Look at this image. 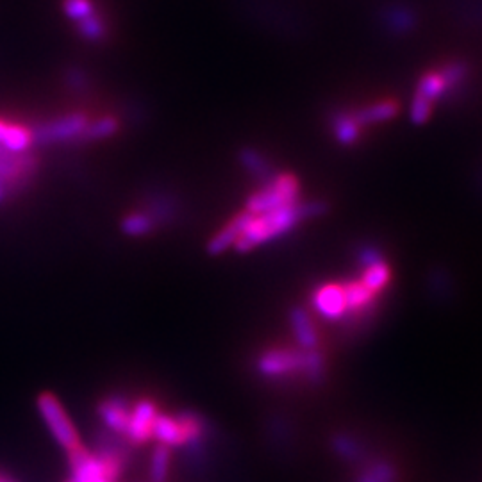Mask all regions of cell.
I'll return each instance as SVG.
<instances>
[{
  "mask_svg": "<svg viewBox=\"0 0 482 482\" xmlns=\"http://www.w3.org/2000/svg\"><path fill=\"white\" fill-rule=\"evenodd\" d=\"M35 143L33 140V131L20 126V124H8L4 140H3V147H6L8 151L15 152V154H28L31 145Z\"/></svg>",
  "mask_w": 482,
  "mask_h": 482,
  "instance_id": "cell-17",
  "label": "cell"
},
{
  "mask_svg": "<svg viewBox=\"0 0 482 482\" xmlns=\"http://www.w3.org/2000/svg\"><path fill=\"white\" fill-rule=\"evenodd\" d=\"M396 113H398V106L395 102H391V101H384V102H379V104H373L370 108L361 110L359 113L354 115V118H355V122L359 126H370V124L388 122Z\"/></svg>",
  "mask_w": 482,
  "mask_h": 482,
  "instance_id": "cell-18",
  "label": "cell"
},
{
  "mask_svg": "<svg viewBox=\"0 0 482 482\" xmlns=\"http://www.w3.org/2000/svg\"><path fill=\"white\" fill-rule=\"evenodd\" d=\"M63 10H65V15L74 22H83L88 17L95 15L92 0H65Z\"/></svg>",
  "mask_w": 482,
  "mask_h": 482,
  "instance_id": "cell-28",
  "label": "cell"
},
{
  "mask_svg": "<svg viewBox=\"0 0 482 482\" xmlns=\"http://www.w3.org/2000/svg\"><path fill=\"white\" fill-rule=\"evenodd\" d=\"M79 35L86 40H92V42H99L104 38L106 35V28L102 24V20L97 17V15H92L88 17L86 20L79 22Z\"/></svg>",
  "mask_w": 482,
  "mask_h": 482,
  "instance_id": "cell-29",
  "label": "cell"
},
{
  "mask_svg": "<svg viewBox=\"0 0 482 482\" xmlns=\"http://www.w3.org/2000/svg\"><path fill=\"white\" fill-rule=\"evenodd\" d=\"M37 407H38V413H40L42 420L45 421L47 429L51 430L53 437L56 439V443L61 448L70 452L81 445L79 434H78L70 416L67 414L63 404L58 400V396L54 393H51V391L40 393L37 398Z\"/></svg>",
  "mask_w": 482,
  "mask_h": 482,
  "instance_id": "cell-2",
  "label": "cell"
},
{
  "mask_svg": "<svg viewBox=\"0 0 482 482\" xmlns=\"http://www.w3.org/2000/svg\"><path fill=\"white\" fill-rule=\"evenodd\" d=\"M348 313H361L372 307L375 293H372L361 281H352L343 286Z\"/></svg>",
  "mask_w": 482,
  "mask_h": 482,
  "instance_id": "cell-16",
  "label": "cell"
},
{
  "mask_svg": "<svg viewBox=\"0 0 482 482\" xmlns=\"http://www.w3.org/2000/svg\"><path fill=\"white\" fill-rule=\"evenodd\" d=\"M298 199V181L293 176H275L261 192L247 202V211L252 215L268 213L295 204Z\"/></svg>",
  "mask_w": 482,
  "mask_h": 482,
  "instance_id": "cell-4",
  "label": "cell"
},
{
  "mask_svg": "<svg viewBox=\"0 0 482 482\" xmlns=\"http://www.w3.org/2000/svg\"><path fill=\"white\" fill-rule=\"evenodd\" d=\"M359 261H361V265H363L364 268H368V266H372V265H375V263L384 261V257H382V254H380L375 247H364V249L361 250V254H359Z\"/></svg>",
  "mask_w": 482,
  "mask_h": 482,
  "instance_id": "cell-33",
  "label": "cell"
},
{
  "mask_svg": "<svg viewBox=\"0 0 482 482\" xmlns=\"http://www.w3.org/2000/svg\"><path fill=\"white\" fill-rule=\"evenodd\" d=\"M88 124H90L88 117L83 113L67 115L63 118H56L37 127L33 131V140L35 143L47 145V143H60V142L83 138Z\"/></svg>",
  "mask_w": 482,
  "mask_h": 482,
  "instance_id": "cell-6",
  "label": "cell"
},
{
  "mask_svg": "<svg viewBox=\"0 0 482 482\" xmlns=\"http://www.w3.org/2000/svg\"><path fill=\"white\" fill-rule=\"evenodd\" d=\"M306 364V350L272 348L263 352L256 361V370L266 379H279L293 373H302Z\"/></svg>",
  "mask_w": 482,
  "mask_h": 482,
  "instance_id": "cell-5",
  "label": "cell"
},
{
  "mask_svg": "<svg viewBox=\"0 0 482 482\" xmlns=\"http://www.w3.org/2000/svg\"><path fill=\"white\" fill-rule=\"evenodd\" d=\"M389 277H391L389 266H388L384 261H380V263H375V265L364 268L363 277H361V282H363L372 293L377 295L379 291H382V290L388 286Z\"/></svg>",
  "mask_w": 482,
  "mask_h": 482,
  "instance_id": "cell-22",
  "label": "cell"
},
{
  "mask_svg": "<svg viewBox=\"0 0 482 482\" xmlns=\"http://www.w3.org/2000/svg\"><path fill=\"white\" fill-rule=\"evenodd\" d=\"M355 482H396V470L388 461H375L357 477Z\"/></svg>",
  "mask_w": 482,
  "mask_h": 482,
  "instance_id": "cell-23",
  "label": "cell"
},
{
  "mask_svg": "<svg viewBox=\"0 0 482 482\" xmlns=\"http://www.w3.org/2000/svg\"><path fill=\"white\" fill-rule=\"evenodd\" d=\"M430 113H432V102L416 94L414 99H413V104H411V120H413V124H416V126L425 124L429 120Z\"/></svg>",
  "mask_w": 482,
  "mask_h": 482,
  "instance_id": "cell-30",
  "label": "cell"
},
{
  "mask_svg": "<svg viewBox=\"0 0 482 482\" xmlns=\"http://www.w3.org/2000/svg\"><path fill=\"white\" fill-rule=\"evenodd\" d=\"M331 448L339 459L347 462H355L364 455V448L361 441L348 432H336L331 437Z\"/></svg>",
  "mask_w": 482,
  "mask_h": 482,
  "instance_id": "cell-15",
  "label": "cell"
},
{
  "mask_svg": "<svg viewBox=\"0 0 482 482\" xmlns=\"http://www.w3.org/2000/svg\"><path fill=\"white\" fill-rule=\"evenodd\" d=\"M290 322L293 327L295 339L302 350H316L318 348V334L316 329L302 307H293L290 313Z\"/></svg>",
  "mask_w": 482,
  "mask_h": 482,
  "instance_id": "cell-13",
  "label": "cell"
},
{
  "mask_svg": "<svg viewBox=\"0 0 482 482\" xmlns=\"http://www.w3.org/2000/svg\"><path fill=\"white\" fill-rule=\"evenodd\" d=\"M448 92V85L443 78L441 72H430V74H425L421 79H420V85H418V95H421L423 99L430 101L434 104V101L441 99L445 94Z\"/></svg>",
  "mask_w": 482,
  "mask_h": 482,
  "instance_id": "cell-21",
  "label": "cell"
},
{
  "mask_svg": "<svg viewBox=\"0 0 482 482\" xmlns=\"http://www.w3.org/2000/svg\"><path fill=\"white\" fill-rule=\"evenodd\" d=\"M118 131V122L115 118H101L95 122H90L83 138L81 140H106L110 136H113Z\"/></svg>",
  "mask_w": 482,
  "mask_h": 482,
  "instance_id": "cell-27",
  "label": "cell"
},
{
  "mask_svg": "<svg viewBox=\"0 0 482 482\" xmlns=\"http://www.w3.org/2000/svg\"><path fill=\"white\" fill-rule=\"evenodd\" d=\"M176 418L184 434V448L193 453H202L204 439L208 437L209 429L206 418L197 411H181Z\"/></svg>",
  "mask_w": 482,
  "mask_h": 482,
  "instance_id": "cell-11",
  "label": "cell"
},
{
  "mask_svg": "<svg viewBox=\"0 0 482 482\" xmlns=\"http://www.w3.org/2000/svg\"><path fill=\"white\" fill-rule=\"evenodd\" d=\"M388 24L395 29H398L400 33H404L407 28H411L414 24V19L409 12L405 10H393L389 12V17H388Z\"/></svg>",
  "mask_w": 482,
  "mask_h": 482,
  "instance_id": "cell-32",
  "label": "cell"
},
{
  "mask_svg": "<svg viewBox=\"0 0 482 482\" xmlns=\"http://www.w3.org/2000/svg\"><path fill=\"white\" fill-rule=\"evenodd\" d=\"M154 220L145 213H133L122 220V231L127 236H145L152 231Z\"/></svg>",
  "mask_w": 482,
  "mask_h": 482,
  "instance_id": "cell-26",
  "label": "cell"
},
{
  "mask_svg": "<svg viewBox=\"0 0 482 482\" xmlns=\"http://www.w3.org/2000/svg\"><path fill=\"white\" fill-rule=\"evenodd\" d=\"M302 375L311 384H320L325 377V359L318 350H306V364Z\"/></svg>",
  "mask_w": 482,
  "mask_h": 482,
  "instance_id": "cell-25",
  "label": "cell"
},
{
  "mask_svg": "<svg viewBox=\"0 0 482 482\" xmlns=\"http://www.w3.org/2000/svg\"><path fill=\"white\" fill-rule=\"evenodd\" d=\"M313 306L325 320H339L348 313L343 286L338 284H325L318 288L313 295Z\"/></svg>",
  "mask_w": 482,
  "mask_h": 482,
  "instance_id": "cell-10",
  "label": "cell"
},
{
  "mask_svg": "<svg viewBox=\"0 0 482 482\" xmlns=\"http://www.w3.org/2000/svg\"><path fill=\"white\" fill-rule=\"evenodd\" d=\"M158 416V407L151 400H140L133 405L126 439L133 445H143L152 437V425Z\"/></svg>",
  "mask_w": 482,
  "mask_h": 482,
  "instance_id": "cell-9",
  "label": "cell"
},
{
  "mask_svg": "<svg viewBox=\"0 0 482 482\" xmlns=\"http://www.w3.org/2000/svg\"><path fill=\"white\" fill-rule=\"evenodd\" d=\"M443 78L448 85V90H452L453 86H459L464 78H466V67L461 65V63H453V65H448L446 69H443Z\"/></svg>",
  "mask_w": 482,
  "mask_h": 482,
  "instance_id": "cell-31",
  "label": "cell"
},
{
  "mask_svg": "<svg viewBox=\"0 0 482 482\" xmlns=\"http://www.w3.org/2000/svg\"><path fill=\"white\" fill-rule=\"evenodd\" d=\"M252 218H254V215L249 213V211L240 213L233 222H229L218 234H215L211 238V241L208 243V252L211 256H220L225 250H229L233 245H236V241L240 240V236L250 225Z\"/></svg>",
  "mask_w": 482,
  "mask_h": 482,
  "instance_id": "cell-12",
  "label": "cell"
},
{
  "mask_svg": "<svg viewBox=\"0 0 482 482\" xmlns=\"http://www.w3.org/2000/svg\"><path fill=\"white\" fill-rule=\"evenodd\" d=\"M240 161H241V165H243L254 177H257V179L263 181L265 184L270 183V181L275 177V174H274L270 163H268L259 152H256V151H252V149L241 151Z\"/></svg>",
  "mask_w": 482,
  "mask_h": 482,
  "instance_id": "cell-19",
  "label": "cell"
},
{
  "mask_svg": "<svg viewBox=\"0 0 482 482\" xmlns=\"http://www.w3.org/2000/svg\"><path fill=\"white\" fill-rule=\"evenodd\" d=\"M69 464H70V482H113L99 457L88 452L83 445L69 452Z\"/></svg>",
  "mask_w": 482,
  "mask_h": 482,
  "instance_id": "cell-7",
  "label": "cell"
},
{
  "mask_svg": "<svg viewBox=\"0 0 482 482\" xmlns=\"http://www.w3.org/2000/svg\"><path fill=\"white\" fill-rule=\"evenodd\" d=\"M0 482H8V480H4V478H0Z\"/></svg>",
  "mask_w": 482,
  "mask_h": 482,
  "instance_id": "cell-34",
  "label": "cell"
},
{
  "mask_svg": "<svg viewBox=\"0 0 482 482\" xmlns=\"http://www.w3.org/2000/svg\"><path fill=\"white\" fill-rule=\"evenodd\" d=\"M131 413H133V404L126 396H118V395L108 396L101 400L97 405V414L106 425V429L124 437L129 427Z\"/></svg>",
  "mask_w": 482,
  "mask_h": 482,
  "instance_id": "cell-8",
  "label": "cell"
},
{
  "mask_svg": "<svg viewBox=\"0 0 482 482\" xmlns=\"http://www.w3.org/2000/svg\"><path fill=\"white\" fill-rule=\"evenodd\" d=\"M332 127H334V136L341 145H352L361 133V126L355 122L354 115H345L339 113L332 118Z\"/></svg>",
  "mask_w": 482,
  "mask_h": 482,
  "instance_id": "cell-20",
  "label": "cell"
},
{
  "mask_svg": "<svg viewBox=\"0 0 482 482\" xmlns=\"http://www.w3.org/2000/svg\"><path fill=\"white\" fill-rule=\"evenodd\" d=\"M152 437L168 448L184 446V434L176 416L158 413L154 425H152Z\"/></svg>",
  "mask_w": 482,
  "mask_h": 482,
  "instance_id": "cell-14",
  "label": "cell"
},
{
  "mask_svg": "<svg viewBox=\"0 0 482 482\" xmlns=\"http://www.w3.org/2000/svg\"><path fill=\"white\" fill-rule=\"evenodd\" d=\"M170 471V448L159 445L151 459V482H167Z\"/></svg>",
  "mask_w": 482,
  "mask_h": 482,
  "instance_id": "cell-24",
  "label": "cell"
},
{
  "mask_svg": "<svg viewBox=\"0 0 482 482\" xmlns=\"http://www.w3.org/2000/svg\"><path fill=\"white\" fill-rule=\"evenodd\" d=\"M37 170L35 158L28 154H15L0 145V204L28 184Z\"/></svg>",
  "mask_w": 482,
  "mask_h": 482,
  "instance_id": "cell-3",
  "label": "cell"
},
{
  "mask_svg": "<svg viewBox=\"0 0 482 482\" xmlns=\"http://www.w3.org/2000/svg\"><path fill=\"white\" fill-rule=\"evenodd\" d=\"M323 211L325 204L322 202H307V204L295 202L281 209L254 215L250 225L245 229V233L240 236L234 247L238 252H249L274 238L290 233L300 220L316 216Z\"/></svg>",
  "mask_w": 482,
  "mask_h": 482,
  "instance_id": "cell-1",
  "label": "cell"
}]
</instances>
